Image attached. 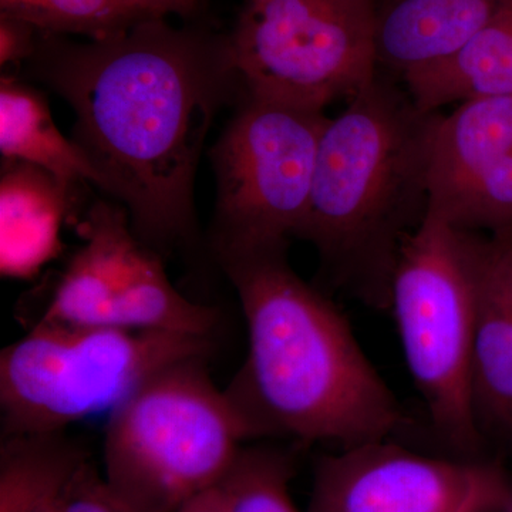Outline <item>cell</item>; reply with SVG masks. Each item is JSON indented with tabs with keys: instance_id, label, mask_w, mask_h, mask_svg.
Segmentation results:
<instances>
[{
	"instance_id": "obj_1",
	"label": "cell",
	"mask_w": 512,
	"mask_h": 512,
	"mask_svg": "<svg viewBox=\"0 0 512 512\" xmlns=\"http://www.w3.org/2000/svg\"><path fill=\"white\" fill-rule=\"evenodd\" d=\"M33 56L73 107V141L137 238L157 252L191 241L195 170L222 83L238 77L229 36L150 18L87 43L39 33Z\"/></svg>"
},
{
	"instance_id": "obj_8",
	"label": "cell",
	"mask_w": 512,
	"mask_h": 512,
	"mask_svg": "<svg viewBox=\"0 0 512 512\" xmlns=\"http://www.w3.org/2000/svg\"><path fill=\"white\" fill-rule=\"evenodd\" d=\"M325 111L249 96L212 150L215 252L288 245L311 198Z\"/></svg>"
},
{
	"instance_id": "obj_20",
	"label": "cell",
	"mask_w": 512,
	"mask_h": 512,
	"mask_svg": "<svg viewBox=\"0 0 512 512\" xmlns=\"http://www.w3.org/2000/svg\"><path fill=\"white\" fill-rule=\"evenodd\" d=\"M295 463L281 448L242 447L221 481L228 512H299L289 494Z\"/></svg>"
},
{
	"instance_id": "obj_21",
	"label": "cell",
	"mask_w": 512,
	"mask_h": 512,
	"mask_svg": "<svg viewBox=\"0 0 512 512\" xmlns=\"http://www.w3.org/2000/svg\"><path fill=\"white\" fill-rule=\"evenodd\" d=\"M427 215L460 231L511 234L512 154L478 175Z\"/></svg>"
},
{
	"instance_id": "obj_4",
	"label": "cell",
	"mask_w": 512,
	"mask_h": 512,
	"mask_svg": "<svg viewBox=\"0 0 512 512\" xmlns=\"http://www.w3.org/2000/svg\"><path fill=\"white\" fill-rule=\"evenodd\" d=\"M208 357L165 367L109 413L104 478L130 512H175L220 484L244 431Z\"/></svg>"
},
{
	"instance_id": "obj_19",
	"label": "cell",
	"mask_w": 512,
	"mask_h": 512,
	"mask_svg": "<svg viewBox=\"0 0 512 512\" xmlns=\"http://www.w3.org/2000/svg\"><path fill=\"white\" fill-rule=\"evenodd\" d=\"M0 15L29 23L46 35L104 40L150 19L126 0H0Z\"/></svg>"
},
{
	"instance_id": "obj_2",
	"label": "cell",
	"mask_w": 512,
	"mask_h": 512,
	"mask_svg": "<svg viewBox=\"0 0 512 512\" xmlns=\"http://www.w3.org/2000/svg\"><path fill=\"white\" fill-rule=\"evenodd\" d=\"M288 245L217 252L248 326V355L224 390L245 440L390 439L407 424L346 316L291 268Z\"/></svg>"
},
{
	"instance_id": "obj_12",
	"label": "cell",
	"mask_w": 512,
	"mask_h": 512,
	"mask_svg": "<svg viewBox=\"0 0 512 512\" xmlns=\"http://www.w3.org/2000/svg\"><path fill=\"white\" fill-rule=\"evenodd\" d=\"M512 0H380L377 63L406 74L463 49Z\"/></svg>"
},
{
	"instance_id": "obj_13",
	"label": "cell",
	"mask_w": 512,
	"mask_h": 512,
	"mask_svg": "<svg viewBox=\"0 0 512 512\" xmlns=\"http://www.w3.org/2000/svg\"><path fill=\"white\" fill-rule=\"evenodd\" d=\"M70 190L32 165L8 161L0 181V272L29 279L62 252Z\"/></svg>"
},
{
	"instance_id": "obj_25",
	"label": "cell",
	"mask_w": 512,
	"mask_h": 512,
	"mask_svg": "<svg viewBox=\"0 0 512 512\" xmlns=\"http://www.w3.org/2000/svg\"><path fill=\"white\" fill-rule=\"evenodd\" d=\"M175 512H228L227 495L220 483L194 495Z\"/></svg>"
},
{
	"instance_id": "obj_17",
	"label": "cell",
	"mask_w": 512,
	"mask_h": 512,
	"mask_svg": "<svg viewBox=\"0 0 512 512\" xmlns=\"http://www.w3.org/2000/svg\"><path fill=\"white\" fill-rule=\"evenodd\" d=\"M217 323L218 313L181 295L158 252L141 242L111 302L107 325L211 338Z\"/></svg>"
},
{
	"instance_id": "obj_26",
	"label": "cell",
	"mask_w": 512,
	"mask_h": 512,
	"mask_svg": "<svg viewBox=\"0 0 512 512\" xmlns=\"http://www.w3.org/2000/svg\"><path fill=\"white\" fill-rule=\"evenodd\" d=\"M32 512H62L60 508L59 497L53 498V500L47 501V503L40 505L36 510Z\"/></svg>"
},
{
	"instance_id": "obj_22",
	"label": "cell",
	"mask_w": 512,
	"mask_h": 512,
	"mask_svg": "<svg viewBox=\"0 0 512 512\" xmlns=\"http://www.w3.org/2000/svg\"><path fill=\"white\" fill-rule=\"evenodd\" d=\"M62 512H130L117 500L106 478L86 461L59 495Z\"/></svg>"
},
{
	"instance_id": "obj_16",
	"label": "cell",
	"mask_w": 512,
	"mask_h": 512,
	"mask_svg": "<svg viewBox=\"0 0 512 512\" xmlns=\"http://www.w3.org/2000/svg\"><path fill=\"white\" fill-rule=\"evenodd\" d=\"M0 151L6 161L39 168L66 187L80 181L99 187V174L80 147L60 133L46 100L15 80L3 79L0 87Z\"/></svg>"
},
{
	"instance_id": "obj_24",
	"label": "cell",
	"mask_w": 512,
	"mask_h": 512,
	"mask_svg": "<svg viewBox=\"0 0 512 512\" xmlns=\"http://www.w3.org/2000/svg\"><path fill=\"white\" fill-rule=\"evenodd\" d=\"M126 2L148 18H167L175 15L187 19L200 13L205 0H126Z\"/></svg>"
},
{
	"instance_id": "obj_10",
	"label": "cell",
	"mask_w": 512,
	"mask_h": 512,
	"mask_svg": "<svg viewBox=\"0 0 512 512\" xmlns=\"http://www.w3.org/2000/svg\"><path fill=\"white\" fill-rule=\"evenodd\" d=\"M471 390L485 443L512 441V232H478Z\"/></svg>"
},
{
	"instance_id": "obj_14",
	"label": "cell",
	"mask_w": 512,
	"mask_h": 512,
	"mask_svg": "<svg viewBox=\"0 0 512 512\" xmlns=\"http://www.w3.org/2000/svg\"><path fill=\"white\" fill-rule=\"evenodd\" d=\"M512 154V96L473 97L440 114L429 160V211Z\"/></svg>"
},
{
	"instance_id": "obj_11",
	"label": "cell",
	"mask_w": 512,
	"mask_h": 512,
	"mask_svg": "<svg viewBox=\"0 0 512 512\" xmlns=\"http://www.w3.org/2000/svg\"><path fill=\"white\" fill-rule=\"evenodd\" d=\"M83 245L72 256L39 320L107 325L128 262L141 244L126 208L99 201L77 225Z\"/></svg>"
},
{
	"instance_id": "obj_18",
	"label": "cell",
	"mask_w": 512,
	"mask_h": 512,
	"mask_svg": "<svg viewBox=\"0 0 512 512\" xmlns=\"http://www.w3.org/2000/svg\"><path fill=\"white\" fill-rule=\"evenodd\" d=\"M86 461V448L66 431L2 439L0 512H32L59 497Z\"/></svg>"
},
{
	"instance_id": "obj_7",
	"label": "cell",
	"mask_w": 512,
	"mask_h": 512,
	"mask_svg": "<svg viewBox=\"0 0 512 512\" xmlns=\"http://www.w3.org/2000/svg\"><path fill=\"white\" fill-rule=\"evenodd\" d=\"M380 0H247L231 40L248 94L325 111L379 73Z\"/></svg>"
},
{
	"instance_id": "obj_9",
	"label": "cell",
	"mask_w": 512,
	"mask_h": 512,
	"mask_svg": "<svg viewBox=\"0 0 512 512\" xmlns=\"http://www.w3.org/2000/svg\"><path fill=\"white\" fill-rule=\"evenodd\" d=\"M306 512H512V478L497 460L370 441L318 458Z\"/></svg>"
},
{
	"instance_id": "obj_15",
	"label": "cell",
	"mask_w": 512,
	"mask_h": 512,
	"mask_svg": "<svg viewBox=\"0 0 512 512\" xmlns=\"http://www.w3.org/2000/svg\"><path fill=\"white\" fill-rule=\"evenodd\" d=\"M402 80L426 111L473 97L512 96V2L463 49Z\"/></svg>"
},
{
	"instance_id": "obj_3",
	"label": "cell",
	"mask_w": 512,
	"mask_h": 512,
	"mask_svg": "<svg viewBox=\"0 0 512 512\" xmlns=\"http://www.w3.org/2000/svg\"><path fill=\"white\" fill-rule=\"evenodd\" d=\"M440 111L417 106L379 73L329 119L296 238L319 258L323 286L390 312L400 252L429 212V160Z\"/></svg>"
},
{
	"instance_id": "obj_6",
	"label": "cell",
	"mask_w": 512,
	"mask_h": 512,
	"mask_svg": "<svg viewBox=\"0 0 512 512\" xmlns=\"http://www.w3.org/2000/svg\"><path fill=\"white\" fill-rule=\"evenodd\" d=\"M477 239L427 215L403 245L390 301L431 429L463 458L483 457L485 446L471 390Z\"/></svg>"
},
{
	"instance_id": "obj_5",
	"label": "cell",
	"mask_w": 512,
	"mask_h": 512,
	"mask_svg": "<svg viewBox=\"0 0 512 512\" xmlns=\"http://www.w3.org/2000/svg\"><path fill=\"white\" fill-rule=\"evenodd\" d=\"M212 338L37 320L0 353L2 439L63 433L109 412L165 367L210 357Z\"/></svg>"
},
{
	"instance_id": "obj_23",
	"label": "cell",
	"mask_w": 512,
	"mask_h": 512,
	"mask_svg": "<svg viewBox=\"0 0 512 512\" xmlns=\"http://www.w3.org/2000/svg\"><path fill=\"white\" fill-rule=\"evenodd\" d=\"M39 32L23 20L0 15V62L19 63L33 56Z\"/></svg>"
}]
</instances>
